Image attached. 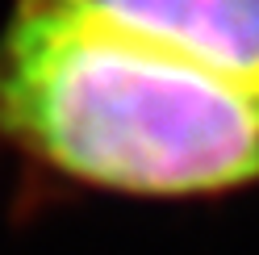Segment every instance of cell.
I'll return each mask as SVG.
<instances>
[{"mask_svg": "<svg viewBox=\"0 0 259 255\" xmlns=\"http://www.w3.org/2000/svg\"><path fill=\"white\" fill-rule=\"evenodd\" d=\"M0 155L75 193L230 201L259 193V97L92 21L13 5Z\"/></svg>", "mask_w": 259, "mask_h": 255, "instance_id": "cell-1", "label": "cell"}, {"mask_svg": "<svg viewBox=\"0 0 259 255\" xmlns=\"http://www.w3.org/2000/svg\"><path fill=\"white\" fill-rule=\"evenodd\" d=\"M92 21L259 97V0H13Z\"/></svg>", "mask_w": 259, "mask_h": 255, "instance_id": "cell-2", "label": "cell"}]
</instances>
